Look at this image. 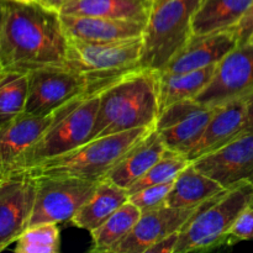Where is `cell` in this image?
Instances as JSON below:
<instances>
[{"instance_id":"6da1fadb","label":"cell","mask_w":253,"mask_h":253,"mask_svg":"<svg viewBox=\"0 0 253 253\" xmlns=\"http://www.w3.org/2000/svg\"><path fill=\"white\" fill-rule=\"evenodd\" d=\"M69 39L58 12L36 5L7 4L0 46L4 73H30L66 64Z\"/></svg>"},{"instance_id":"7a4b0ae2","label":"cell","mask_w":253,"mask_h":253,"mask_svg":"<svg viewBox=\"0 0 253 253\" xmlns=\"http://www.w3.org/2000/svg\"><path fill=\"white\" fill-rule=\"evenodd\" d=\"M158 115V72L135 69L101 89L90 140L135 128H156Z\"/></svg>"},{"instance_id":"3957f363","label":"cell","mask_w":253,"mask_h":253,"mask_svg":"<svg viewBox=\"0 0 253 253\" xmlns=\"http://www.w3.org/2000/svg\"><path fill=\"white\" fill-rule=\"evenodd\" d=\"M152 130L155 128H135L96 137L71 152L44 161L22 174L101 180Z\"/></svg>"},{"instance_id":"277c9868","label":"cell","mask_w":253,"mask_h":253,"mask_svg":"<svg viewBox=\"0 0 253 253\" xmlns=\"http://www.w3.org/2000/svg\"><path fill=\"white\" fill-rule=\"evenodd\" d=\"M253 204V184L245 183L226 189L203 203L180 231L175 253L204 252L227 246L237 217Z\"/></svg>"},{"instance_id":"5b68a950","label":"cell","mask_w":253,"mask_h":253,"mask_svg":"<svg viewBox=\"0 0 253 253\" xmlns=\"http://www.w3.org/2000/svg\"><path fill=\"white\" fill-rule=\"evenodd\" d=\"M202 0H156L142 34L140 67L161 72L193 36Z\"/></svg>"},{"instance_id":"8992f818","label":"cell","mask_w":253,"mask_h":253,"mask_svg":"<svg viewBox=\"0 0 253 253\" xmlns=\"http://www.w3.org/2000/svg\"><path fill=\"white\" fill-rule=\"evenodd\" d=\"M101 89L84 94L59 109L36 145L10 177L22 174L47 160L64 155L90 141ZM9 178V177H7Z\"/></svg>"},{"instance_id":"52a82bcc","label":"cell","mask_w":253,"mask_h":253,"mask_svg":"<svg viewBox=\"0 0 253 253\" xmlns=\"http://www.w3.org/2000/svg\"><path fill=\"white\" fill-rule=\"evenodd\" d=\"M142 37L114 43H88L69 40L64 66L94 84H109L141 68Z\"/></svg>"},{"instance_id":"ba28073f","label":"cell","mask_w":253,"mask_h":253,"mask_svg":"<svg viewBox=\"0 0 253 253\" xmlns=\"http://www.w3.org/2000/svg\"><path fill=\"white\" fill-rule=\"evenodd\" d=\"M110 84V83H109ZM108 84H94L66 66L44 67L29 73V94L25 113L53 115L61 108L84 94L103 89Z\"/></svg>"},{"instance_id":"9c48e42d","label":"cell","mask_w":253,"mask_h":253,"mask_svg":"<svg viewBox=\"0 0 253 253\" xmlns=\"http://www.w3.org/2000/svg\"><path fill=\"white\" fill-rule=\"evenodd\" d=\"M34 178L36 179V199L30 226L43 222H71L95 192L99 183V180L76 177L37 175Z\"/></svg>"},{"instance_id":"30bf717a","label":"cell","mask_w":253,"mask_h":253,"mask_svg":"<svg viewBox=\"0 0 253 253\" xmlns=\"http://www.w3.org/2000/svg\"><path fill=\"white\" fill-rule=\"evenodd\" d=\"M253 95V46L237 44L215 67L211 79L194 99L208 108H219Z\"/></svg>"},{"instance_id":"8fae6325","label":"cell","mask_w":253,"mask_h":253,"mask_svg":"<svg viewBox=\"0 0 253 253\" xmlns=\"http://www.w3.org/2000/svg\"><path fill=\"white\" fill-rule=\"evenodd\" d=\"M192 163L225 189L245 183L253 184V132L240 133L222 147Z\"/></svg>"},{"instance_id":"7c38bea8","label":"cell","mask_w":253,"mask_h":253,"mask_svg":"<svg viewBox=\"0 0 253 253\" xmlns=\"http://www.w3.org/2000/svg\"><path fill=\"white\" fill-rule=\"evenodd\" d=\"M35 199L36 179L31 175H15L0 182V252L30 226Z\"/></svg>"},{"instance_id":"4fadbf2b","label":"cell","mask_w":253,"mask_h":253,"mask_svg":"<svg viewBox=\"0 0 253 253\" xmlns=\"http://www.w3.org/2000/svg\"><path fill=\"white\" fill-rule=\"evenodd\" d=\"M197 208L163 205L142 212L132 231L114 247L111 253H146L152 245L163 237L182 231Z\"/></svg>"},{"instance_id":"5bb4252c","label":"cell","mask_w":253,"mask_h":253,"mask_svg":"<svg viewBox=\"0 0 253 253\" xmlns=\"http://www.w3.org/2000/svg\"><path fill=\"white\" fill-rule=\"evenodd\" d=\"M53 115L24 113L0 126V173L7 178L17 169L25 156L51 125Z\"/></svg>"},{"instance_id":"9a60e30c","label":"cell","mask_w":253,"mask_h":253,"mask_svg":"<svg viewBox=\"0 0 253 253\" xmlns=\"http://www.w3.org/2000/svg\"><path fill=\"white\" fill-rule=\"evenodd\" d=\"M239 44L232 30L193 35L184 47L168 62L165 73H185L216 66Z\"/></svg>"},{"instance_id":"2e32d148","label":"cell","mask_w":253,"mask_h":253,"mask_svg":"<svg viewBox=\"0 0 253 253\" xmlns=\"http://www.w3.org/2000/svg\"><path fill=\"white\" fill-rule=\"evenodd\" d=\"M59 15L68 39L88 43H114L141 39L146 25L98 16Z\"/></svg>"},{"instance_id":"e0dca14e","label":"cell","mask_w":253,"mask_h":253,"mask_svg":"<svg viewBox=\"0 0 253 253\" xmlns=\"http://www.w3.org/2000/svg\"><path fill=\"white\" fill-rule=\"evenodd\" d=\"M251 96L215 109L205 130L197 142L185 153V157L193 162L197 158L222 147L240 135L244 125L247 103Z\"/></svg>"},{"instance_id":"ac0fdd59","label":"cell","mask_w":253,"mask_h":253,"mask_svg":"<svg viewBox=\"0 0 253 253\" xmlns=\"http://www.w3.org/2000/svg\"><path fill=\"white\" fill-rule=\"evenodd\" d=\"M166 151L167 147L155 128L135 146L105 178L119 187L128 189L147 173Z\"/></svg>"},{"instance_id":"d6986e66","label":"cell","mask_w":253,"mask_h":253,"mask_svg":"<svg viewBox=\"0 0 253 253\" xmlns=\"http://www.w3.org/2000/svg\"><path fill=\"white\" fill-rule=\"evenodd\" d=\"M127 189L114 184L109 179L99 180L98 187L90 198L78 210L72 224L76 227L91 232L105 222L116 210L128 202Z\"/></svg>"},{"instance_id":"ffe728a7","label":"cell","mask_w":253,"mask_h":253,"mask_svg":"<svg viewBox=\"0 0 253 253\" xmlns=\"http://www.w3.org/2000/svg\"><path fill=\"white\" fill-rule=\"evenodd\" d=\"M153 0H74L63 7L62 15L98 16L146 24Z\"/></svg>"},{"instance_id":"44dd1931","label":"cell","mask_w":253,"mask_h":253,"mask_svg":"<svg viewBox=\"0 0 253 253\" xmlns=\"http://www.w3.org/2000/svg\"><path fill=\"white\" fill-rule=\"evenodd\" d=\"M220 183L200 172L192 162L175 178L166 205L173 208H197L224 192Z\"/></svg>"},{"instance_id":"7402d4cb","label":"cell","mask_w":253,"mask_h":253,"mask_svg":"<svg viewBox=\"0 0 253 253\" xmlns=\"http://www.w3.org/2000/svg\"><path fill=\"white\" fill-rule=\"evenodd\" d=\"M253 0H202L193 17V35L231 30Z\"/></svg>"},{"instance_id":"603a6c76","label":"cell","mask_w":253,"mask_h":253,"mask_svg":"<svg viewBox=\"0 0 253 253\" xmlns=\"http://www.w3.org/2000/svg\"><path fill=\"white\" fill-rule=\"evenodd\" d=\"M215 67L216 66H210L185 73L158 72L160 114L177 101L197 98L211 79Z\"/></svg>"},{"instance_id":"cb8c5ba5","label":"cell","mask_w":253,"mask_h":253,"mask_svg":"<svg viewBox=\"0 0 253 253\" xmlns=\"http://www.w3.org/2000/svg\"><path fill=\"white\" fill-rule=\"evenodd\" d=\"M141 214L142 211L128 200L98 229L90 232L91 247L89 251L95 253H111L114 247L120 244L132 231Z\"/></svg>"},{"instance_id":"d4e9b609","label":"cell","mask_w":253,"mask_h":253,"mask_svg":"<svg viewBox=\"0 0 253 253\" xmlns=\"http://www.w3.org/2000/svg\"><path fill=\"white\" fill-rule=\"evenodd\" d=\"M216 108H204L165 130L157 131L166 147L185 156L207 127Z\"/></svg>"},{"instance_id":"484cf974","label":"cell","mask_w":253,"mask_h":253,"mask_svg":"<svg viewBox=\"0 0 253 253\" xmlns=\"http://www.w3.org/2000/svg\"><path fill=\"white\" fill-rule=\"evenodd\" d=\"M29 73L9 72L0 78V126L25 113Z\"/></svg>"},{"instance_id":"4316f807","label":"cell","mask_w":253,"mask_h":253,"mask_svg":"<svg viewBox=\"0 0 253 253\" xmlns=\"http://www.w3.org/2000/svg\"><path fill=\"white\" fill-rule=\"evenodd\" d=\"M189 165L190 161L184 155L167 148L162 157L147 170V173L128 188V195L150 185L173 182L179 175V173Z\"/></svg>"},{"instance_id":"83f0119b","label":"cell","mask_w":253,"mask_h":253,"mask_svg":"<svg viewBox=\"0 0 253 253\" xmlns=\"http://www.w3.org/2000/svg\"><path fill=\"white\" fill-rule=\"evenodd\" d=\"M58 224L43 222L29 226L16 240L15 252L57 253L59 252Z\"/></svg>"},{"instance_id":"f1b7e54d","label":"cell","mask_w":253,"mask_h":253,"mask_svg":"<svg viewBox=\"0 0 253 253\" xmlns=\"http://www.w3.org/2000/svg\"><path fill=\"white\" fill-rule=\"evenodd\" d=\"M173 182L163 183V184H156L146 187L143 189L130 194V200L133 205L138 208L142 212L150 211V210L157 209V208L166 205L168 194L173 187Z\"/></svg>"},{"instance_id":"f546056e","label":"cell","mask_w":253,"mask_h":253,"mask_svg":"<svg viewBox=\"0 0 253 253\" xmlns=\"http://www.w3.org/2000/svg\"><path fill=\"white\" fill-rule=\"evenodd\" d=\"M204 108H208V106L202 105V104L198 103L194 99L177 101V103L172 104L168 108H166L158 115L157 123H156V130L161 131L170 127V126L175 125L179 121L184 120L188 116L193 115L194 113H197V111L202 110Z\"/></svg>"},{"instance_id":"4dcf8cb0","label":"cell","mask_w":253,"mask_h":253,"mask_svg":"<svg viewBox=\"0 0 253 253\" xmlns=\"http://www.w3.org/2000/svg\"><path fill=\"white\" fill-rule=\"evenodd\" d=\"M253 240V204L241 212L234 226L231 227L227 239V246L239 244L241 241Z\"/></svg>"},{"instance_id":"1f68e13d","label":"cell","mask_w":253,"mask_h":253,"mask_svg":"<svg viewBox=\"0 0 253 253\" xmlns=\"http://www.w3.org/2000/svg\"><path fill=\"white\" fill-rule=\"evenodd\" d=\"M231 30L234 31L239 44L249 42L250 37L253 34V1L247 9V11L245 12L244 16L241 17V20L237 22L236 26Z\"/></svg>"},{"instance_id":"d6a6232c","label":"cell","mask_w":253,"mask_h":253,"mask_svg":"<svg viewBox=\"0 0 253 253\" xmlns=\"http://www.w3.org/2000/svg\"><path fill=\"white\" fill-rule=\"evenodd\" d=\"M179 236L180 232L168 235V236L163 237L162 240L156 242L155 245H152L146 253H175L177 245L179 242Z\"/></svg>"},{"instance_id":"836d02e7","label":"cell","mask_w":253,"mask_h":253,"mask_svg":"<svg viewBox=\"0 0 253 253\" xmlns=\"http://www.w3.org/2000/svg\"><path fill=\"white\" fill-rule=\"evenodd\" d=\"M72 1H74V0H40L39 5L40 6L44 7V9L49 10V11H54L61 14L63 7L67 6L68 4H71Z\"/></svg>"},{"instance_id":"e575fe53","label":"cell","mask_w":253,"mask_h":253,"mask_svg":"<svg viewBox=\"0 0 253 253\" xmlns=\"http://www.w3.org/2000/svg\"><path fill=\"white\" fill-rule=\"evenodd\" d=\"M242 132H253V95L247 103L244 125H242V130L240 133Z\"/></svg>"},{"instance_id":"d590c367","label":"cell","mask_w":253,"mask_h":253,"mask_svg":"<svg viewBox=\"0 0 253 253\" xmlns=\"http://www.w3.org/2000/svg\"><path fill=\"white\" fill-rule=\"evenodd\" d=\"M6 11H7V4H2V2H0V46H1L2 31H4L5 19H6Z\"/></svg>"},{"instance_id":"8d00e7d4","label":"cell","mask_w":253,"mask_h":253,"mask_svg":"<svg viewBox=\"0 0 253 253\" xmlns=\"http://www.w3.org/2000/svg\"><path fill=\"white\" fill-rule=\"evenodd\" d=\"M7 2H14V4L20 5H36L39 4L40 0H6Z\"/></svg>"},{"instance_id":"74e56055","label":"cell","mask_w":253,"mask_h":253,"mask_svg":"<svg viewBox=\"0 0 253 253\" xmlns=\"http://www.w3.org/2000/svg\"><path fill=\"white\" fill-rule=\"evenodd\" d=\"M249 42H250V43H251V44H252V46H253V34H252V36H251V37H250Z\"/></svg>"},{"instance_id":"f35d334b","label":"cell","mask_w":253,"mask_h":253,"mask_svg":"<svg viewBox=\"0 0 253 253\" xmlns=\"http://www.w3.org/2000/svg\"><path fill=\"white\" fill-rule=\"evenodd\" d=\"M4 76V72H2V69H1V67H0V78H1V77Z\"/></svg>"},{"instance_id":"ab89813d","label":"cell","mask_w":253,"mask_h":253,"mask_svg":"<svg viewBox=\"0 0 253 253\" xmlns=\"http://www.w3.org/2000/svg\"><path fill=\"white\" fill-rule=\"evenodd\" d=\"M2 179H4V178H2V177H1V174H0V182H1Z\"/></svg>"},{"instance_id":"60d3db41","label":"cell","mask_w":253,"mask_h":253,"mask_svg":"<svg viewBox=\"0 0 253 253\" xmlns=\"http://www.w3.org/2000/svg\"><path fill=\"white\" fill-rule=\"evenodd\" d=\"M0 174H1V173H0ZM1 177H2V175H1Z\"/></svg>"},{"instance_id":"b9f144b4","label":"cell","mask_w":253,"mask_h":253,"mask_svg":"<svg viewBox=\"0 0 253 253\" xmlns=\"http://www.w3.org/2000/svg\"><path fill=\"white\" fill-rule=\"evenodd\" d=\"M153 1H156V0H153Z\"/></svg>"}]
</instances>
